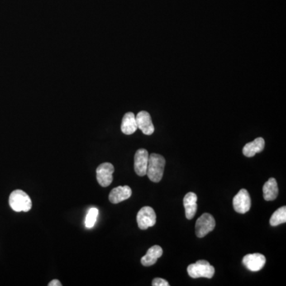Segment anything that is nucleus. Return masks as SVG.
Here are the masks:
<instances>
[{
  "mask_svg": "<svg viewBox=\"0 0 286 286\" xmlns=\"http://www.w3.org/2000/svg\"><path fill=\"white\" fill-rule=\"evenodd\" d=\"M138 129L135 114L127 112L124 115L121 124V130L125 135H130L134 134Z\"/></svg>",
  "mask_w": 286,
  "mask_h": 286,
  "instance_id": "nucleus-15",
  "label": "nucleus"
},
{
  "mask_svg": "<svg viewBox=\"0 0 286 286\" xmlns=\"http://www.w3.org/2000/svg\"><path fill=\"white\" fill-rule=\"evenodd\" d=\"M197 196L194 192H188L184 197V207L185 216L188 220H192L197 213Z\"/></svg>",
  "mask_w": 286,
  "mask_h": 286,
  "instance_id": "nucleus-13",
  "label": "nucleus"
},
{
  "mask_svg": "<svg viewBox=\"0 0 286 286\" xmlns=\"http://www.w3.org/2000/svg\"><path fill=\"white\" fill-rule=\"evenodd\" d=\"M99 210L96 207H92L88 211L85 219V226L88 228H92L96 225L98 217Z\"/></svg>",
  "mask_w": 286,
  "mask_h": 286,
  "instance_id": "nucleus-18",
  "label": "nucleus"
},
{
  "mask_svg": "<svg viewBox=\"0 0 286 286\" xmlns=\"http://www.w3.org/2000/svg\"><path fill=\"white\" fill-rule=\"evenodd\" d=\"M265 148V140L263 138H257L254 141L245 144L243 153L247 158H252L256 154L263 151Z\"/></svg>",
  "mask_w": 286,
  "mask_h": 286,
  "instance_id": "nucleus-12",
  "label": "nucleus"
},
{
  "mask_svg": "<svg viewBox=\"0 0 286 286\" xmlns=\"http://www.w3.org/2000/svg\"><path fill=\"white\" fill-rule=\"evenodd\" d=\"M114 165L109 163H102L96 169V179L99 184L106 188L111 184L113 181Z\"/></svg>",
  "mask_w": 286,
  "mask_h": 286,
  "instance_id": "nucleus-6",
  "label": "nucleus"
},
{
  "mask_svg": "<svg viewBox=\"0 0 286 286\" xmlns=\"http://www.w3.org/2000/svg\"><path fill=\"white\" fill-rule=\"evenodd\" d=\"M153 286H169V282L163 278H154L152 282Z\"/></svg>",
  "mask_w": 286,
  "mask_h": 286,
  "instance_id": "nucleus-19",
  "label": "nucleus"
},
{
  "mask_svg": "<svg viewBox=\"0 0 286 286\" xmlns=\"http://www.w3.org/2000/svg\"><path fill=\"white\" fill-rule=\"evenodd\" d=\"M286 222V207L283 206L278 208L277 211L273 212L270 220L269 224L273 226H278V225L285 224Z\"/></svg>",
  "mask_w": 286,
  "mask_h": 286,
  "instance_id": "nucleus-17",
  "label": "nucleus"
},
{
  "mask_svg": "<svg viewBox=\"0 0 286 286\" xmlns=\"http://www.w3.org/2000/svg\"><path fill=\"white\" fill-rule=\"evenodd\" d=\"M243 264L250 271L258 272L265 266L266 257L259 253L246 254L244 257Z\"/></svg>",
  "mask_w": 286,
  "mask_h": 286,
  "instance_id": "nucleus-8",
  "label": "nucleus"
},
{
  "mask_svg": "<svg viewBox=\"0 0 286 286\" xmlns=\"http://www.w3.org/2000/svg\"><path fill=\"white\" fill-rule=\"evenodd\" d=\"M263 197L265 201H274L278 195V183L274 178H269L266 182L263 188Z\"/></svg>",
  "mask_w": 286,
  "mask_h": 286,
  "instance_id": "nucleus-16",
  "label": "nucleus"
},
{
  "mask_svg": "<svg viewBox=\"0 0 286 286\" xmlns=\"http://www.w3.org/2000/svg\"><path fill=\"white\" fill-rule=\"evenodd\" d=\"M164 165L165 160L162 155L158 154H150L149 156L146 175L151 182L155 183L161 182L164 173Z\"/></svg>",
  "mask_w": 286,
  "mask_h": 286,
  "instance_id": "nucleus-1",
  "label": "nucleus"
},
{
  "mask_svg": "<svg viewBox=\"0 0 286 286\" xmlns=\"http://www.w3.org/2000/svg\"><path fill=\"white\" fill-rule=\"evenodd\" d=\"M216 221L209 213H204L196 223V235L198 238L204 237L208 233L213 231Z\"/></svg>",
  "mask_w": 286,
  "mask_h": 286,
  "instance_id": "nucleus-5",
  "label": "nucleus"
},
{
  "mask_svg": "<svg viewBox=\"0 0 286 286\" xmlns=\"http://www.w3.org/2000/svg\"><path fill=\"white\" fill-rule=\"evenodd\" d=\"M233 207L236 212L245 214L251 207V199L246 189H241L233 199Z\"/></svg>",
  "mask_w": 286,
  "mask_h": 286,
  "instance_id": "nucleus-7",
  "label": "nucleus"
},
{
  "mask_svg": "<svg viewBox=\"0 0 286 286\" xmlns=\"http://www.w3.org/2000/svg\"><path fill=\"white\" fill-rule=\"evenodd\" d=\"M9 204L16 212H27L32 207L31 199L24 191L17 189L11 192L9 197Z\"/></svg>",
  "mask_w": 286,
  "mask_h": 286,
  "instance_id": "nucleus-2",
  "label": "nucleus"
},
{
  "mask_svg": "<svg viewBox=\"0 0 286 286\" xmlns=\"http://www.w3.org/2000/svg\"><path fill=\"white\" fill-rule=\"evenodd\" d=\"M49 286H61V283L60 281L59 280H53L52 282H49V284H48Z\"/></svg>",
  "mask_w": 286,
  "mask_h": 286,
  "instance_id": "nucleus-20",
  "label": "nucleus"
},
{
  "mask_svg": "<svg viewBox=\"0 0 286 286\" xmlns=\"http://www.w3.org/2000/svg\"><path fill=\"white\" fill-rule=\"evenodd\" d=\"M157 216L151 207L145 206L139 210L137 215V223L141 230H146L156 225Z\"/></svg>",
  "mask_w": 286,
  "mask_h": 286,
  "instance_id": "nucleus-4",
  "label": "nucleus"
},
{
  "mask_svg": "<svg viewBox=\"0 0 286 286\" xmlns=\"http://www.w3.org/2000/svg\"><path fill=\"white\" fill-rule=\"evenodd\" d=\"M187 271L192 278H205L211 279L215 274V268L207 261L200 260L188 266Z\"/></svg>",
  "mask_w": 286,
  "mask_h": 286,
  "instance_id": "nucleus-3",
  "label": "nucleus"
},
{
  "mask_svg": "<svg viewBox=\"0 0 286 286\" xmlns=\"http://www.w3.org/2000/svg\"><path fill=\"white\" fill-rule=\"evenodd\" d=\"M149 156V153L145 149L137 150L135 155V171L137 175L140 177L146 175Z\"/></svg>",
  "mask_w": 286,
  "mask_h": 286,
  "instance_id": "nucleus-10",
  "label": "nucleus"
},
{
  "mask_svg": "<svg viewBox=\"0 0 286 286\" xmlns=\"http://www.w3.org/2000/svg\"><path fill=\"white\" fill-rule=\"evenodd\" d=\"M137 126L138 129L145 135H151L154 132V126L152 122L151 116L147 111H142L136 116Z\"/></svg>",
  "mask_w": 286,
  "mask_h": 286,
  "instance_id": "nucleus-9",
  "label": "nucleus"
},
{
  "mask_svg": "<svg viewBox=\"0 0 286 286\" xmlns=\"http://www.w3.org/2000/svg\"><path fill=\"white\" fill-rule=\"evenodd\" d=\"M131 195L132 190L129 186H118L110 192L109 201L112 204H119L130 198Z\"/></svg>",
  "mask_w": 286,
  "mask_h": 286,
  "instance_id": "nucleus-11",
  "label": "nucleus"
},
{
  "mask_svg": "<svg viewBox=\"0 0 286 286\" xmlns=\"http://www.w3.org/2000/svg\"><path fill=\"white\" fill-rule=\"evenodd\" d=\"M163 248L160 245H153L147 250L145 256L141 259V263L144 266H150L157 263L159 258L163 256Z\"/></svg>",
  "mask_w": 286,
  "mask_h": 286,
  "instance_id": "nucleus-14",
  "label": "nucleus"
}]
</instances>
